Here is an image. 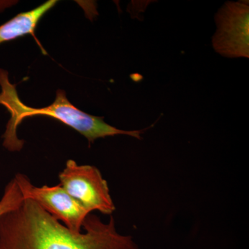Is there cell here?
I'll list each match as a JSON object with an SVG mask.
<instances>
[{"instance_id":"1","label":"cell","mask_w":249,"mask_h":249,"mask_svg":"<svg viewBox=\"0 0 249 249\" xmlns=\"http://www.w3.org/2000/svg\"><path fill=\"white\" fill-rule=\"evenodd\" d=\"M83 231H72L35 201L24 199L0 216V249H140L132 236L117 232L112 216L105 223L90 213Z\"/></svg>"},{"instance_id":"2","label":"cell","mask_w":249,"mask_h":249,"mask_svg":"<svg viewBox=\"0 0 249 249\" xmlns=\"http://www.w3.org/2000/svg\"><path fill=\"white\" fill-rule=\"evenodd\" d=\"M0 105L4 106L11 114V119L6 124V129L2 138L3 145L9 151H19L24 145V141L18 139V126L26 118L34 116H47L53 118L69 127H71L84 136L89 145L99 138L125 134L134 138L142 139V130H122L106 124L103 117L90 115L80 110L67 99L65 91H56L55 101L46 107L34 108L26 106L18 96L16 85L9 81V73L0 69Z\"/></svg>"},{"instance_id":"3","label":"cell","mask_w":249,"mask_h":249,"mask_svg":"<svg viewBox=\"0 0 249 249\" xmlns=\"http://www.w3.org/2000/svg\"><path fill=\"white\" fill-rule=\"evenodd\" d=\"M59 180L65 191L90 213L98 211L111 214L115 211L107 181L96 167L68 160Z\"/></svg>"},{"instance_id":"4","label":"cell","mask_w":249,"mask_h":249,"mask_svg":"<svg viewBox=\"0 0 249 249\" xmlns=\"http://www.w3.org/2000/svg\"><path fill=\"white\" fill-rule=\"evenodd\" d=\"M14 178L24 199L35 201L72 231H83V224L90 213L70 196L60 184L35 186L27 177L22 174H18Z\"/></svg>"},{"instance_id":"5","label":"cell","mask_w":249,"mask_h":249,"mask_svg":"<svg viewBox=\"0 0 249 249\" xmlns=\"http://www.w3.org/2000/svg\"><path fill=\"white\" fill-rule=\"evenodd\" d=\"M217 29L213 46L229 58H249V1H228L215 16Z\"/></svg>"},{"instance_id":"6","label":"cell","mask_w":249,"mask_h":249,"mask_svg":"<svg viewBox=\"0 0 249 249\" xmlns=\"http://www.w3.org/2000/svg\"><path fill=\"white\" fill-rule=\"evenodd\" d=\"M57 2L58 1L55 0H49L36 9L18 14L12 19L0 25V45L18 37L31 35L35 39L42 53L46 55L47 52L36 37V28L44 15L52 9Z\"/></svg>"},{"instance_id":"7","label":"cell","mask_w":249,"mask_h":249,"mask_svg":"<svg viewBox=\"0 0 249 249\" xmlns=\"http://www.w3.org/2000/svg\"><path fill=\"white\" fill-rule=\"evenodd\" d=\"M23 200L22 193L14 178L6 185L4 195L0 200V216L16 209Z\"/></svg>"}]
</instances>
